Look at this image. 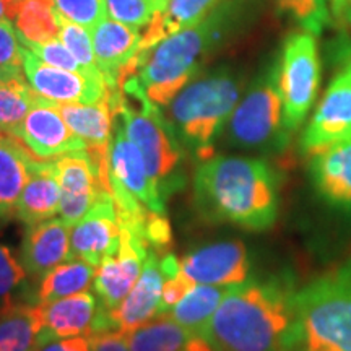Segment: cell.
<instances>
[{
	"label": "cell",
	"instance_id": "cell-1",
	"mask_svg": "<svg viewBox=\"0 0 351 351\" xmlns=\"http://www.w3.org/2000/svg\"><path fill=\"white\" fill-rule=\"evenodd\" d=\"M295 293L285 276L234 285L204 337L215 351H296Z\"/></svg>",
	"mask_w": 351,
	"mask_h": 351
},
{
	"label": "cell",
	"instance_id": "cell-2",
	"mask_svg": "<svg viewBox=\"0 0 351 351\" xmlns=\"http://www.w3.org/2000/svg\"><path fill=\"white\" fill-rule=\"evenodd\" d=\"M194 204L210 223L267 231L280 212L278 176L261 158L213 155L197 166Z\"/></svg>",
	"mask_w": 351,
	"mask_h": 351
},
{
	"label": "cell",
	"instance_id": "cell-3",
	"mask_svg": "<svg viewBox=\"0 0 351 351\" xmlns=\"http://www.w3.org/2000/svg\"><path fill=\"white\" fill-rule=\"evenodd\" d=\"M221 12L213 10L200 23L171 34L150 49L137 52L119 78L134 75L148 99L166 108L199 75L210 51L221 38Z\"/></svg>",
	"mask_w": 351,
	"mask_h": 351
},
{
	"label": "cell",
	"instance_id": "cell-4",
	"mask_svg": "<svg viewBox=\"0 0 351 351\" xmlns=\"http://www.w3.org/2000/svg\"><path fill=\"white\" fill-rule=\"evenodd\" d=\"M241 88L232 70L218 69L189 82L166 106L179 142L199 163L217 155L215 142L238 106Z\"/></svg>",
	"mask_w": 351,
	"mask_h": 351
},
{
	"label": "cell",
	"instance_id": "cell-5",
	"mask_svg": "<svg viewBox=\"0 0 351 351\" xmlns=\"http://www.w3.org/2000/svg\"><path fill=\"white\" fill-rule=\"evenodd\" d=\"M117 85L109 93L112 111L122 121L127 137L142 153L148 174L165 195L169 194L182 186L179 179L182 150L174 127L161 108L148 99L134 75L121 77Z\"/></svg>",
	"mask_w": 351,
	"mask_h": 351
},
{
	"label": "cell",
	"instance_id": "cell-6",
	"mask_svg": "<svg viewBox=\"0 0 351 351\" xmlns=\"http://www.w3.org/2000/svg\"><path fill=\"white\" fill-rule=\"evenodd\" d=\"M296 351H351V258L295 293Z\"/></svg>",
	"mask_w": 351,
	"mask_h": 351
},
{
	"label": "cell",
	"instance_id": "cell-7",
	"mask_svg": "<svg viewBox=\"0 0 351 351\" xmlns=\"http://www.w3.org/2000/svg\"><path fill=\"white\" fill-rule=\"evenodd\" d=\"M232 148L271 155L287 148L291 134L283 122V104L271 65L252 83L225 127Z\"/></svg>",
	"mask_w": 351,
	"mask_h": 351
},
{
	"label": "cell",
	"instance_id": "cell-8",
	"mask_svg": "<svg viewBox=\"0 0 351 351\" xmlns=\"http://www.w3.org/2000/svg\"><path fill=\"white\" fill-rule=\"evenodd\" d=\"M275 69L283 104V122L293 134L306 121L319 93L322 70L315 34L307 32L289 34Z\"/></svg>",
	"mask_w": 351,
	"mask_h": 351
},
{
	"label": "cell",
	"instance_id": "cell-9",
	"mask_svg": "<svg viewBox=\"0 0 351 351\" xmlns=\"http://www.w3.org/2000/svg\"><path fill=\"white\" fill-rule=\"evenodd\" d=\"M108 176L119 217H134L147 208L166 213V195L148 174L142 153L127 137L116 114L108 148Z\"/></svg>",
	"mask_w": 351,
	"mask_h": 351
},
{
	"label": "cell",
	"instance_id": "cell-10",
	"mask_svg": "<svg viewBox=\"0 0 351 351\" xmlns=\"http://www.w3.org/2000/svg\"><path fill=\"white\" fill-rule=\"evenodd\" d=\"M60 186V215L70 226L85 217L101 195L111 192L108 150L86 148L56 160Z\"/></svg>",
	"mask_w": 351,
	"mask_h": 351
},
{
	"label": "cell",
	"instance_id": "cell-11",
	"mask_svg": "<svg viewBox=\"0 0 351 351\" xmlns=\"http://www.w3.org/2000/svg\"><path fill=\"white\" fill-rule=\"evenodd\" d=\"M351 137V57L332 78L326 95L301 135V152L314 156Z\"/></svg>",
	"mask_w": 351,
	"mask_h": 351
},
{
	"label": "cell",
	"instance_id": "cell-12",
	"mask_svg": "<svg viewBox=\"0 0 351 351\" xmlns=\"http://www.w3.org/2000/svg\"><path fill=\"white\" fill-rule=\"evenodd\" d=\"M166 280L168 276L161 265V256L150 251L137 283L122 304L111 313H104L99 306L93 335L101 332L127 333L152 320L160 313L161 293Z\"/></svg>",
	"mask_w": 351,
	"mask_h": 351
},
{
	"label": "cell",
	"instance_id": "cell-13",
	"mask_svg": "<svg viewBox=\"0 0 351 351\" xmlns=\"http://www.w3.org/2000/svg\"><path fill=\"white\" fill-rule=\"evenodd\" d=\"M23 72L34 93L52 103H98L111 91L104 78L52 67L25 46Z\"/></svg>",
	"mask_w": 351,
	"mask_h": 351
},
{
	"label": "cell",
	"instance_id": "cell-14",
	"mask_svg": "<svg viewBox=\"0 0 351 351\" xmlns=\"http://www.w3.org/2000/svg\"><path fill=\"white\" fill-rule=\"evenodd\" d=\"M181 274L194 285L230 288L249 280L251 257L241 241L204 244L181 258Z\"/></svg>",
	"mask_w": 351,
	"mask_h": 351
},
{
	"label": "cell",
	"instance_id": "cell-15",
	"mask_svg": "<svg viewBox=\"0 0 351 351\" xmlns=\"http://www.w3.org/2000/svg\"><path fill=\"white\" fill-rule=\"evenodd\" d=\"M150 249L134 232L121 226V247L101 262L95 276V293L104 313L117 309L142 274Z\"/></svg>",
	"mask_w": 351,
	"mask_h": 351
},
{
	"label": "cell",
	"instance_id": "cell-16",
	"mask_svg": "<svg viewBox=\"0 0 351 351\" xmlns=\"http://www.w3.org/2000/svg\"><path fill=\"white\" fill-rule=\"evenodd\" d=\"M121 247V225L111 192L96 200L70 231V257L90 262L96 269Z\"/></svg>",
	"mask_w": 351,
	"mask_h": 351
},
{
	"label": "cell",
	"instance_id": "cell-17",
	"mask_svg": "<svg viewBox=\"0 0 351 351\" xmlns=\"http://www.w3.org/2000/svg\"><path fill=\"white\" fill-rule=\"evenodd\" d=\"M39 160H57L73 152L86 150V143L73 134L56 104L39 96L15 135Z\"/></svg>",
	"mask_w": 351,
	"mask_h": 351
},
{
	"label": "cell",
	"instance_id": "cell-18",
	"mask_svg": "<svg viewBox=\"0 0 351 351\" xmlns=\"http://www.w3.org/2000/svg\"><path fill=\"white\" fill-rule=\"evenodd\" d=\"M309 160L314 191L324 204L351 221V137Z\"/></svg>",
	"mask_w": 351,
	"mask_h": 351
},
{
	"label": "cell",
	"instance_id": "cell-19",
	"mask_svg": "<svg viewBox=\"0 0 351 351\" xmlns=\"http://www.w3.org/2000/svg\"><path fill=\"white\" fill-rule=\"evenodd\" d=\"M70 228L64 218H51L26 226L21 243V262L26 274L33 278H43L70 257Z\"/></svg>",
	"mask_w": 351,
	"mask_h": 351
},
{
	"label": "cell",
	"instance_id": "cell-20",
	"mask_svg": "<svg viewBox=\"0 0 351 351\" xmlns=\"http://www.w3.org/2000/svg\"><path fill=\"white\" fill-rule=\"evenodd\" d=\"M142 29L112 19L103 20L91 29L96 64L109 90H116L121 72L138 52Z\"/></svg>",
	"mask_w": 351,
	"mask_h": 351
},
{
	"label": "cell",
	"instance_id": "cell-21",
	"mask_svg": "<svg viewBox=\"0 0 351 351\" xmlns=\"http://www.w3.org/2000/svg\"><path fill=\"white\" fill-rule=\"evenodd\" d=\"M41 341L69 337H91L99 315V301L88 291L39 304Z\"/></svg>",
	"mask_w": 351,
	"mask_h": 351
},
{
	"label": "cell",
	"instance_id": "cell-22",
	"mask_svg": "<svg viewBox=\"0 0 351 351\" xmlns=\"http://www.w3.org/2000/svg\"><path fill=\"white\" fill-rule=\"evenodd\" d=\"M60 207L59 171L56 160L34 161L28 182L15 208V218L26 226L51 219Z\"/></svg>",
	"mask_w": 351,
	"mask_h": 351
},
{
	"label": "cell",
	"instance_id": "cell-23",
	"mask_svg": "<svg viewBox=\"0 0 351 351\" xmlns=\"http://www.w3.org/2000/svg\"><path fill=\"white\" fill-rule=\"evenodd\" d=\"M124 335L130 351H215L204 335L184 328L168 313Z\"/></svg>",
	"mask_w": 351,
	"mask_h": 351
},
{
	"label": "cell",
	"instance_id": "cell-24",
	"mask_svg": "<svg viewBox=\"0 0 351 351\" xmlns=\"http://www.w3.org/2000/svg\"><path fill=\"white\" fill-rule=\"evenodd\" d=\"M38 158L19 138L0 142V221L15 218V208Z\"/></svg>",
	"mask_w": 351,
	"mask_h": 351
},
{
	"label": "cell",
	"instance_id": "cell-25",
	"mask_svg": "<svg viewBox=\"0 0 351 351\" xmlns=\"http://www.w3.org/2000/svg\"><path fill=\"white\" fill-rule=\"evenodd\" d=\"M41 332L39 302L10 300L0 306V351H36Z\"/></svg>",
	"mask_w": 351,
	"mask_h": 351
},
{
	"label": "cell",
	"instance_id": "cell-26",
	"mask_svg": "<svg viewBox=\"0 0 351 351\" xmlns=\"http://www.w3.org/2000/svg\"><path fill=\"white\" fill-rule=\"evenodd\" d=\"M219 0H168L165 8L142 29L138 52L150 49L171 34L191 28L207 19Z\"/></svg>",
	"mask_w": 351,
	"mask_h": 351
},
{
	"label": "cell",
	"instance_id": "cell-27",
	"mask_svg": "<svg viewBox=\"0 0 351 351\" xmlns=\"http://www.w3.org/2000/svg\"><path fill=\"white\" fill-rule=\"evenodd\" d=\"M111 93V91H109ZM56 109L86 148L108 150L114 127V111L109 96L98 103H54Z\"/></svg>",
	"mask_w": 351,
	"mask_h": 351
},
{
	"label": "cell",
	"instance_id": "cell-28",
	"mask_svg": "<svg viewBox=\"0 0 351 351\" xmlns=\"http://www.w3.org/2000/svg\"><path fill=\"white\" fill-rule=\"evenodd\" d=\"M96 267L82 258H69L67 263H60L41 278L36 302L44 304L62 298L88 291L95 282Z\"/></svg>",
	"mask_w": 351,
	"mask_h": 351
},
{
	"label": "cell",
	"instance_id": "cell-29",
	"mask_svg": "<svg viewBox=\"0 0 351 351\" xmlns=\"http://www.w3.org/2000/svg\"><path fill=\"white\" fill-rule=\"evenodd\" d=\"M230 288L195 285L173 309L168 311V314L187 330L204 335L205 328Z\"/></svg>",
	"mask_w": 351,
	"mask_h": 351
},
{
	"label": "cell",
	"instance_id": "cell-30",
	"mask_svg": "<svg viewBox=\"0 0 351 351\" xmlns=\"http://www.w3.org/2000/svg\"><path fill=\"white\" fill-rule=\"evenodd\" d=\"M13 25L21 44L47 43L59 38V21L52 0H21Z\"/></svg>",
	"mask_w": 351,
	"mask_h": 351
},
{
	"label": "cell",
	"instance_id": "cell-31",
	"mask_svg": "<svg viewBox=\"0 0 351 351\" xmlns=\"http://www.w3.org/2000/svg\"><path fill=\"white\" fill-rule=\"evenodd\" d=\"M38 98L23 73L0 77V130L15 135Z\"/></svg>",
	"mask_w": 351,
	"mask_h": 351
},
{
	"label": "cell",
	"instance_id": "cell-32",
	"mask_svg": "<svg viewBox=\"0 0 351 351\" xmlns=\"http://www.w3.org/2000/svg\"><path fill=\"white\" fill-rule=\"evenodd\" d=\"M57 21H59V39L72 52V56L78 60L83 70L91 77L104 78L103 73L99 72L98 64H96L90 29L83 28L78 23H73L60 13H57Z\"/></svg>",
	"mask_w": 351,
	"mask_h": 351
},
{
	"label": "cell",
	"instance_id": "cell-33",
	"mask_svg": "<svg viewBox=\"0 0 351 351\" xmlns=\"http://www.w3.org/2000/svg\"><path fill=\"white\" fill-rule=\"evenodd\" d=\"M280 12L291 16L302 32L317 34L322 33L330 21L328 0H275Z\"/></svg>",
	"mask_w": 351,
	"mask_h": 351
},
{
	"label": "cell",
	"instance_id": "cell-34",
	"mask_svg": "<svg viewBox=\"0 0 351 351\" xmlns=\"http://www.w3.org/2000/svg\"><path fill=\"white\" fill-rule=\"evenodd\" d=\"M109 19L137 29L147 28L158 8L155 0H104Z\"/></svg>",
	"mask_w": 351,
	"mask_h": 351
},
{
	"label": "cell",
	"instance_id": "cell-35",
	"mask_svg": "<svg viewBox=\"0 0 351 351\" xmlns=\"http://www.w3.org/2000/svg\"><path fill=\"white\" fill-rule=\"evenodd\" d=\"M52 2L57 13L90 32L96 25L108 19L104 0H52Z\"/></svg>",
	"mask_w": 351,
	"mask_h": 351
},
{
	"label": "cell",
	"instance_id": "cell-36",
	"mask_svg": "<svg viewBox=\"0 0 351 351\" xmlns=\"http://www.w3.org/2000/svg\"><path fill=\"white\" fill-rule=\"evenodd\" d=\"M23 72V46H21L12 20H0V77Z\"/></svg>",
	"mask_w": 351,
	"mask_h": 351
},
{
	"label": "cell",
	"instance_id": "cell-37",
	"mask_svg": "<svg viewBox=\"0 0 351 351\" xmlns=\"http://www.w3.org/2000/svg\"><path fill=\"white\" fill-rule=\"evenodd\" d=\"M23 262L5 244L0 243V300H15V293L23 287L26 280Z\"/></svg>",
	"mask_w": 351,
	"mask_h": 351
},
{
	"label": "cell",
	"instance_id": "cell-38",
	"mask_svg": "<svg viewBox=\"0 0 351 351\" xmlns=\"http://www.w3.org/2000/svg\"><path fill=\"white\" fill-rule=\"evenodd\" d=\"M21 46H25L26 49L32 51L33 54H36L39 59L44 60L46 64L52 65V67L70 70V72H80L88 75L82 65L78 64V60L72 56V52L65 47V44L62 41H59V38L47 43H32L21 44Z\"/></svg>",
	"mask_w": 351,
	"mask_h": 351
},
{
	"label": "cell",
	"instance_id": "cell-39",
	"mask_svg": "<svg viewBox=\"0 0 351 351\" xmlns=\"http://www.w3.org/2000/svg\"><path fill=\"white\" fill-rule=\"evenodd\" d=\"M195 285L187 280L181 271L176 276H171L165 282L163 293H161V304H160V313H168L173 307L182 300L184 296L194 288ZM158 313V314H160Z\"/></svg>",
	"mask_w": 351,
	"mask_h": 351
},
{
	"label": "cell",
	"instance_id": "cell-40",
	"mask_svg": "<svg viewBox=\"0 0 351 351\" xmlns=\"http://www.w3.org/2000/svg\"><path fill=\"white\" fill-rule=\"evenodd\" d=\"M91 351H130L121 332H101L90 337Z\"/></svg>",
	"mask_w": 351,
	"mask_h": 351
},
{
	"label": "cell",
	"instance_id": "cell-41",
	"mask_svg": "<svg viewBox=\"0 0 351 351\" xmlns=\"http://www.w3.org/2000/svg\"><path fill=\"white\" fill-rule=\"evenodd\" d=\"M36 351H91L90 337H69L52 339L39 343Z\"/></svg>",
	"mask_w": 351,
	"mask_h": 351
},
{
	"label": "cell",
	"instance_id": "cell-42",
	"mask_svg": "<svg viewBox=\"0 0 351 351\" xmlns=\"http://www.w3.org/2000/svg\"><path fill=\"white\" fill-rule=\"evenodd\" d=\"M330 20L339 28H351V0H328Z\"/></svg>",
	"mask_w": 351,
	"mask_h": 351
},
{
	"label": "cell",
	"instance_id": "cell-43",
	"mask_svg": "<svg viewBox=\"0 0 351 351\" xmlns=\"http://www.w3.org/2000/svg\"><path fill=\"white\" fill-rule=\"evenodd\" d=\"M21 0H0V20H15Z\"/></svg>",
	"mask_w": 351,
	"mask_h": 351
},
{
	"label": "cell",
	"instance_id": "cell-44",
	"mask_svg": "<svg viewBox=\"0 0 351 351\" xmlns=\"http://www.w3.org/2000/svg\"><path fill=\"white\" fill-rule=\"evenodd\" d=\"M166 3H168V0H155V5H156V8H158V12L163 10ZM158 12H156V13H158Z\"/></svg>",
	"mask_w": 351,
	"mask_h": 351
},
{
	"label": "cell",
	"instance_id": "cell-45",
	"mask_svg": "<svg viewBox=\"0 0 351 351\" xmlns=\"http://www.w3.org/2000/svg\"><path fill=\"white\" fill-rule=\"evenodd\" d=\"M7 135H8V134H5V132H2V130H0V142H2V140L5 138Z\"/></svg>",
	"mask_w": 351,
	"mask_h": 351
},
{
	"label": "cell",
	"instance_id": "cell-46",
	"mask_svg": "<svg viewBox=\"0 0 351 351\" xmlns=\"http://www.w3.org/2000/svg\"><path fill=\"white\" fill-rule=\"evenodd\" d=\"M346 56H348V57H351V46H350V49H348V52H346Z\"/></svg>",
	"mask_w": 351,
	"mask_h": 351
}]
</instances>
